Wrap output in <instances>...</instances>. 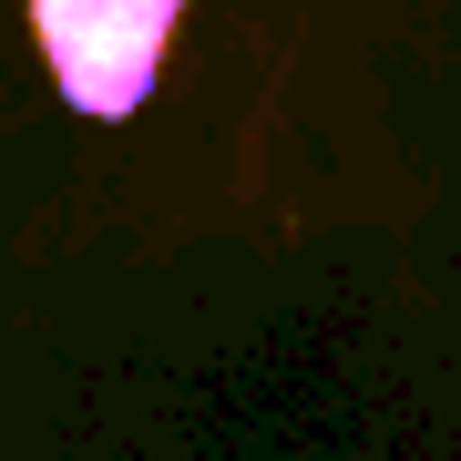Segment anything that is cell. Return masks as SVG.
<instances>
[{"label":"cell","mask_w":461,"mask_h":461,"mask_svg":"<svg viewBox=\"0 0 461 461\" xmlns=\"http://www.w3.org/2000/svg\"><path fill=\"white\" fill-rule=\"evenodd\" d=\"M175 21H185V0H32V41L62 83V103H83L103 123H123L154 93Z\"/></svg>","instance_id":"obj_1"}]
</instances>
